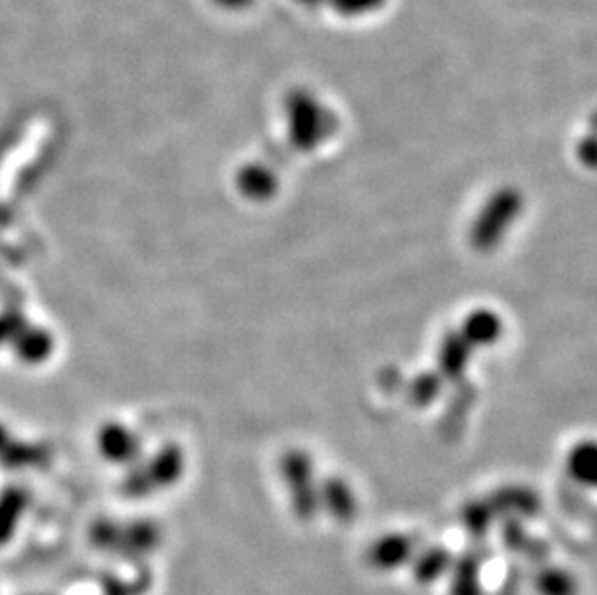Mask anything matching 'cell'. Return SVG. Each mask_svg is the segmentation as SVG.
I'll return each instance as SVG.
<instances>
[{
	"label": "cell",
	"instance_id": "obj_1",
	"mask_svg": "<svg viewBox=\"0 0 597 595\" xmlns=\"http://www.w3.org/2000/svg\"><path fill=\"white\" fill-rule=\"evenodd\" d=\"M418 549L420 544L412 534H402V532L385 534L367 547L365 562L370 569L377 572L400 571L405 567H410Z\"/></svg>",
	"mask_w": 597,
	"mask_h": 595
},
{
	"label": "cell",
	"instance_id": "obj_2",
	"mask_svg": "<svg viewBox=\"0 0 597 595\" xmlns=\"http://www.w3.org/2000/svg\"><path fill=\"white\" fill-rule=\"evenodd\" d=\"M488 555L485 547L473 546L453 559L448 571V595H485L481 569Z\"/></svg>",
	"mask_w": 597,
	"mask_h": 595
},
{
	"label": "cell",
	"instance_id": "obj_3",
	"mask_svg": "<svg viewBox=\"0 0 597 595\" xmlns=\"http://www.w3.org/2000/svg\"><path fill=\"white\" fill-rule=\"evenodd\" d=\"M453 559L455 555L447 546L435 544V546L420 547L410 562L412 576L420 586H432L443 576H447Z\"/></svg>",
	"mask_w": 597,
	"mask_h": 595
},
{
	"label": "cell",
	"instance_id": "obj_4",
	"mask_svg": "<svg viewBox=\"0 0 597 595\" xmlns=\"http://www.w3.org/2000/svg\"><path fill=\"white\" fill-rule=\"evenodd\" d=\"M501 539H503V544H505L508 551L523 555L530 562L543 564V562L549 561L551 549H549L548 544L543 539L530 536L518 521L511 518V521L505 522L503 532H501Z\"/></svg>",
	"mask_w": 597,
	"mask_h": 595
},
{
	"label": "cell",
	"instance_id": "obj_5",
	"mask_svg": "<svg viewBox=\"0 0 597 595\" xmlns=\"http://www.w3.org/2000/svg\"><path fill=\"white\" fill-rule=\"evenodd\" d=\"M534 584L538 595H578V580L573 572L551 562L539 564Z\"/></svg>",
	"mask_w": 597,
	"mask_h": 595
},
{
	"label": "cell",
	"instance_id": "obj_6",
	"mask_svg": "<svg viewBox=\"0 0 597 595\" xmlns=\"http://www.w3.org/2000/svg\"><path fill=\"white\" fill-rule=\"evenodd\" d=\"M324 503L332 518L340 524H350L356 518V501L339 481H331L325 488Z\"/></svg>",
	"mask_w": 597,
	"mask_h": 595
},
{
	"label": "cell",
	"instance_id": "obj_7",
	"mask_svg": "<svg viewBox=\"0 0 597 595\" xmlns=\"http://www.w3.org/2000/svg\"><path fill=\"white\" fill-rule=\"evenodd\" d=\"M493 526V511L485 504H472L465 511V528L473 539H483Z\"/></svg>",
	"mask_w": 597,
	"mask_h": 595
}]
</instances>
